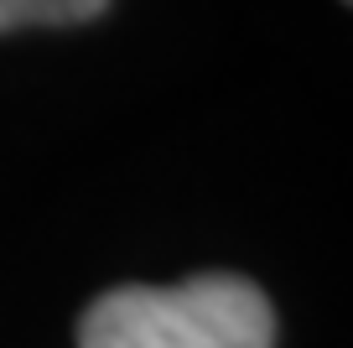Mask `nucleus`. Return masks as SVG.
I'll list each match as a JSON object with an SVG mask.
<instances>
[{
    "mask_svg": "<svg viewBox=\"0 0 353 348\" xmlns=\"http://www.w3.org/2000/svg\"><path fill=\"white\" fill-rule=\"evenodd\" d=\"M78 348H276V307L244 276L114 286L78 317Z\"/></svg>",
    "mask_w": 353,
    "mask_h": 348,
    "instance_id": "nucleus-1",
    "label": "nucleus"
},
{
    "mask_svg": "<svg viewBox=\"0 0 353 348\" xmlns=\"http://www.w3.org/2000/svg\"><path fill=\"white\" fill-rule=\"evenodd\" d=\"M110 11V0H0V32L16 26H78Z\"/></svg>",
    "mask_w": 353,
    "mask_h": 348,
    "instance_id": "nucleus-2",
    "label": "nucleus"
}]
</instances>
